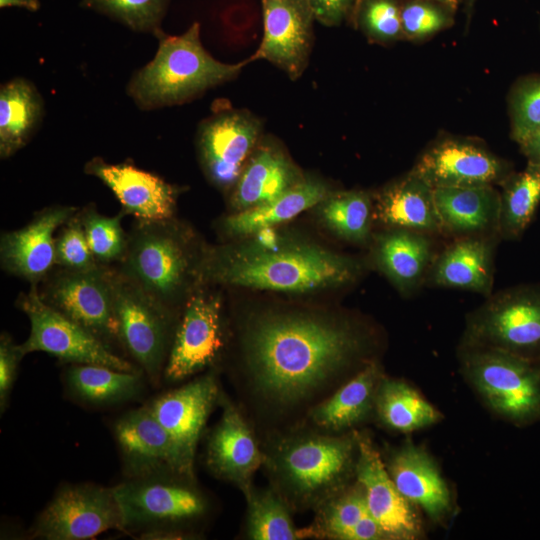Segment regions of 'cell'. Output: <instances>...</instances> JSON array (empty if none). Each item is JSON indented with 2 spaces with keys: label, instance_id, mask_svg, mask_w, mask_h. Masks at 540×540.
Listing matches in <instances>:
<instances>
[{
  "label": "cell",
  "instance_id": "1",
  "mask_svg": "<svg viewBox=\"0 0 540 540\" xmlns=\"http://www.w3.org/2000/svg\"><path fill=\"white\" fill-rule=\"evenodd\" d=\"M246 344L255 389L286 406L311 396L341 372L359 354L362 338L345 323L281 315L258 321Z\"/></svg>",
  "mask_w": 540,
  "mask_h": 540
},
{
  "label": "cell",
  "instance_id": "2",
  "mask_svg": "<svg viewBox=\"0 0 540 540\" xmlns=\"http://www.w3.org/2000/svg\"><path fill=\"white\" fill-rule=\"evenodd\" d=\"M361 266L352 258L309 245L219 249L205 255L200 276L234 286L307 292L354 281Z\"/></svg>",
  "mask_w": 540,
  "mask_h": 540
},
{
  "label": "cell",
  "instance_id": "3",
  "mask_svg": "<svg viewBox=\"0 0 540 540\" xmlns=\"http://www.w3.org/2000/svg\"><path fill=\"white\" fill-rule=\"evenodd\" d=\"M154 57L130 78L126 93L141 110L184 104L239 76L249 63H224L202 45L200 24L180 35L161 34Z\"/></svg>",
  "mask_w": 540,
  "mask_h": 540
},
{
  "label": "cell",
  "instance_id": "4",
  "mask_svg": "<svg viewBox=\"0 0 540 540\" xmlns=\"http://www.w3.org/2000/svg\"><path fill=\"white\" fill-rule=\"evenodd\" d=\"M358 433L304 435L287 439L270 468L282 491L298 506H319L355 476Z\"/></svg>",
  "mask_w": 540,
  "mask_h": 540
},
{
  "label": "cell",
  "instance_id": "5",
  "mask_svg": "<svg viewBox=\"0 0 540 540\" xmlns=\"http://www.w3.org/2000/svg\"><path fill=\"white\" fill-rule=\"evenodd\" d=\"M187 238L174 218L137 220L116 269L173 312L191 278H201L202 263H195Z\"/></svg>",
  "mask_w": 540,
  "mask_h": 540
},
{
  "label": "cell",
  "instance_id": "6",
  "mask_svg": "<svg viewBox=\"0 0 540 540\" xmlns=\"http://www.w3.org/2000/svg\"><path fill=\"white\" fill-rule=\"evenodd\" d=\"M464 379L496 416L517 426L540 422V361L460 344Z\"/></svg>",
  "mask_w": 540,
  "mask_h": 540
},
{
  "label": "cell",
  "instance_id": "7",
  "mask_svg": "<svg viewBox=\"0 0 540 540\" xmlns=\"http://www.w3.org/2000/svg\"><path fill=\"white\" fill-rule=\"evenodd\" d=\"M460 344L540 361V286L507 288L486 297L466 316Z\"/></svg>",
  "mask_w": 540,
  "mask_h": 540
},
{
  "label": "cell",
  "instance_id": "8",
  "mask_svg": "<svg viewBox=\"0 0 540 540\" xmlns=\"http://www.w3.org/2000/svg\"><path fill=\"white\" fill-rule=\"evenodd\" d=\"M114 313L122 351L153 385L167 362L175 328L173 312L113 268Z\"/></svg>",
  "mask_w": 540,
  "mask_h": 540
},
{
  "label": "cell",
  "instance_id": "9",
  "mask_svg": "<svg viewBox=\"0 0 540 540\" xmlns=\"http://www.w3.org/2000/svg\"><path fill=\"white\" fill-rule=\"evenodd\" d=\"M39 285H30L16 300L30 322L28 338L19 344L23 355L48 353L69 364H98L122 371H142L127 358L115 353L87 329L46 304ZM143 372V371H142Z\"/></svg>",
  "mask_w": 540,
  "mask_h": 540
},
{
  "label": "cell",
  "instance_id": "10",
  "mask_svg": "<svg viewBox=\"0 0 540 540\" xmlns=\"http://www.w3.org/2000/svg\"><path fill=\"white\" fill-rule=\"evenodd\" d=\"M113 267L88 270L57 267L38 286L41 299L78 323L115 353L122 350L114 313ZM118 354V353H117Z\"/></svg>",
  "mask_w": 540,
  "mask_h": 540
},
{
  "label": "cell",
  "instance_id": "11",
  "mask_svg": "<svg viewBox=\"0 0 540 540\" xmlns=\"http://www.w3.org/2000/svg\"><path fill=\"white\" fill-rule=\"evenodd\" d=\"M192 480L174 474H155L128 478L113 487L123 531L175 526L204 515L207 500L192 486Z\"/></svg>",
  "mask_w": 540,
  "mask_h": 540
},
{
  "label": "cell",
  "instance_id": "12",
  "mask_svg": "<svg viewBox=\"0 0 540 540\" xmlns=\"http://www.w3.org/2000/svg\"><path fill=\"white\" fill-rule=\"evenodd\" d=\"M110 529L123 531L113 487L82 483L59 489L38 515L30 535L45 540H85Z\"/></svg>",
  "mask_w": 540,
  "mask_h": 540
},
{
  "label": "cell",
  "instance_id": "13",
  "mask_svg": "<svg viewBox=\"0 0 540 540\" xmlns=\"http://www.w3.org/2000/svg\"><path fill=\"white\" fill-rule=\"evenodd\" d=\"M261 118L247 109L223 108L203 119L196 147L203 171L220 189H232L263 137Z\"/></svg>",
  "mask_w": 540,
  "mask_h": 540
},
{
  "label": "cell",
  "instance_id": "14",
  "mask_svg": "<svg viewBox=\"0 0 540 540\" xmlns=\"http://www.w3.org/2000/svg\"><path fill=\"white\" fill-rule=\"evenodd\" d=\"M221 307L215 294L191 293L175 327L163 379L182 381L216 361L224 344Z\"/></svg>",
  "mask_w": 540,
  "mask_h": 540
},
{
  "label": "cell",
  "instance_id": "15",
  "mask_svg": "<svg viewBox=\"0 0 540 540\" xmlns=\"http://www.w3.org/2000/svg\"><path fill=\"white\" fill-rule=\"evenodd\" d=\"M114 434L128 478L155 474L194 478L193 466L146 405L122 415Z\"/></svg>",
  "mask_w": 540,
  "mask_h": 540
},
{
  "label": "cell",
  "instance_id": "16",
  "mask_svg": "<svg viewBox=\"0 0 540 540\" xmlns=\"http://www.w3.org/2000/svg\"><path fill=\"white\" fill-rule=\"evenodd\" d=\"M263 37L248 61L266 60L291 80L306 70L316 21L307 0H262Z\"/></svg>",
  "mask_w": 540,
  "mask_h": 540
},
{
  "label": "cell",
  "instance_id": "17",
  "mask_svg": "<svg viewBox=\"0 0 540 540\" xmlns=\"http://www.w3.org/2000/svg\"><path fill=\"white\" fill-rule=\"evenodd\" d=\"M412 171L433 188L501 185L513 172L510 163L479 142L449 137L425 149Z\"/></svg>",
  "mask_w": 540,
  "mask_h": 540
},
{
  "label": "cell",
  "instance_id": "18",
  "mask_svg": "<svg viewBox=\"0 0 540 540\" xmlns=\"http://www.w3.org/2000/svg\"><path fill=\"white\" fill-rule=\"evenodd\" d=\"M78 210L71 205L48 206L35 213L25 226L3 233L2 270L30 285H39L56 267V231Z\"/></svg>",
  "mask_w": 540,
  "mask_h": 540
},
{
  "label": "cell",
  "instance_id": "19",
  "mask_svg": "<svg viewBox=\"0 0 540 540\" xmlns=\"http://www.w3.org/2000/svg\"><path fill=\"white\" fill-rule=\"evenodd\" d=\"M356 481L363 487L367 506L386 539L414 540L422 536L415 506L398 491L371 439L358 433Z\"/></svg>",
  "mask_w": 540,
  "mask_h": 540
},
{
  "label": "cell",
  "instance_id": "20",
  "mask_svg": "<svg viewBox=\"0 0 540 540\" xmlns=\"http://www.w3.org/2000/svg\"><path fill=\"white\" fill-rule=\"evenodd\" d=\"M84 172L99 179L115 195L125 214L137 220L159 221L174 218L179 188L132 163H109L93 157Z\"/></svg>",
  "mask_w": 540,
  "mask_h": 540
},
{
  "label": "cell",
  "instance_id": "21",
  "mask_svg": "<svg viewBox=\"0 0 540 540\" xmlns=\"http://www.w3.org/2000/svg\"><path fill=\"white\" fill-rule=\"evenodd\" d=\"M218 398L216 379L207 374L146 404L192 466L200 435Z\"/></svg>",
  "mask_w": 540,
  "mask_h": 540
},
{
  "label": "cell",
  "instance_id": "22",
  "mask_svg": "<svg viewBox=\"0 0 540 540\" xmlns=\"http://www.w3.org/2000/svg\"><path fill=\"white\" fill-rule=\"evenodd\" d=\"M499 235L454 238L434 256L426 276L429 287L493 293L495 252Z\"/></svg>",
  "mask_w": 540,
  "mask_h": 540
},
{
  "label": "cell",
  "instance_id": "23",
  "mask_svg": "<svg viewBox=\"0 0 540 540\" xmlns=\"http://www.w3.org/2000/svg\"><path fill=\"white\" fill-rule=\"evenodd\" d=\"M264 461L265 456L244 418L224 399L221 418L208 438L207 466L216 476L234 483L245 494L252 487L254 473Z\"/></svg>",
  "mask_w": 540,
  "mask_h": 540
},
{
  "label": "cell",
  "instance_id": "24",
  "mask_svg": "<svg viewBox=\"0 0 540 540\" xmlns=\"http://www.w3.org/2000/svg\"><path fill=\"white\" fill-rule=\"evenodd\" d=\"M385 466L402 496L431 520L439 522L451 511L449 487L424 448L406 442L392 451Z\"/></svg>",
  "mask_w": 540,
  "mask_h": 540
},
{
  "label": "cell",
  "instance_id": "25",
  "mask_svg": "<svg viewBox=\"0 0 540 540\" xmlns=\"http://www.w3.org/2000/svg\"><path fill=\"white\" fill-rule=\"evenodd\" d=\"M279 142L263 135L232 188L237 211L270 202L304 179Z\"/></svg>",
  "mask_w": 540,
  "mask_h": 540
},
{
  "label": "cell",
  "instance_id": "26",
  "mask_svg": "<svg viewBox=\"0 0 540 540\" xmlns=\"http://www.w3.org/2000/svg\"><path fill=\"white\" fill-rule=\"evenodd\" d=\"M434 199L442 235H499L500 192L493 185L434 188Z\"/></svg>",
  "mask_w": 540,
  "mask_h": 540
},
{
  "label": "cell",
  "instance_id": "27",
  "mask_svg": "<svg viewBox=\"0 0 540 540\" xmlns=\"http://www.w3.org/2000/svg\"><path fill=\"white\" fill-rule=\"evenodd\" d=\"M373 218L389 228L442 235L434 188L414 171L374 196Z\"/></svg>",
  "mask_w": 540,
  "mask_h": 540
},
{
  "label": "cell",
  "instance_id": "28",
  "mask_svg": "<svg viewBox=\"0 0 540 540\" xmlns=\"http://www.w3.org/2000/svg\"><path fill=\"white\" fill-rule=\"evenodd\" d=\"M431 237L422 232L390 228L375 239L377 267L404 296L415 294L425 285L435 256Z\"/></svg>",
  "mask_w": 540,
  "mask_h": 540
},
{
  "label": "cell",
  "instance_id": "29",
  "mask_svg": "<svg viewBox=\"0 0 540 540\" xmlns=\"http://www.w3.org/2000/svg\"><path fill=\"white\" fill-rule=\"evenodd\" d=\"M44 117V101L36 86L17 77L0 88V157L7 159L22 149Z\"/></svg>",
  "mask_w": 540,
  "mask_h": 540
},
{
  "label": "cell",
  "instance_id": "30",
  "mask_svg": "<svg viewBox=\"0 0 540 540\" xmlns=\"http://www.w3.org/2000/svg\"><path fill=\"white\" fill-rule=\"evenodd\" d=\"M312 534L335 540H385L371 515L363 487L356 481L319 506Z\"/></svg>",
  "mask_w": 540,
  "mask_h": 540
},
{
  "label": "cell",
  "instance_id": "31",
  "mask_svg": "<svg viewBox=\"0 0 540 540\" xmlns=\"http://www.w3.org/2000/svg\"><path fill=\"white\" fill-rule=\"evenodd\" d=\"M330 192L324 181L305 176L276 199L227 217L222 223L223 228L231 235L258 233L320 204Z\"/></svg>",
  "mask_w": 540,
  "mask_h": 540
},
{
  "label": "cell",
  "instance_id": "32",
  "mask_svg": "<svg viewBox=\"0 0 540 540\" xmlns=\"http://www.w3.org/2000/svg\"><path fill=\"white\" fill-rule=\"evenodd\" d=\"M383 378L376 362L367 363L331 397L311 411L313 422L330 431H340L364 421L374 409L378 385Z\"/></svg>",
  "mask_w": 540,
  "mask_h": 540
},
{
  "label": "cell",
  "instance_id": "33",
  "mask_svg": "<svg viewBox=\"0 0 540 540\" xmlns=\"http://www.w3.org/2000/svg\"><path fill=\"white\" fill-rule=\"evenodd\" d=\"M142 374V371H122L98 364H70L64 379L73 398L84 404L104 406L127 401L141 393Z\"/></svg>",
  "mask_w": 540,
  "mask_h": 540
},
{
  "label": "cell",
  "instance_id": "34",
  "mask_svg": "<svg viewBox=\"0 0 540 540\" xmlns=\"http://www.w3.org/2000/svg\"><path fill=\"white\" fill-rule=\"evenodd\" d=\"M374 410L385 426L401 433L431 426L443 416L410 384L385 377L378 385Z\"/></svg>",
  "mask_w": 540,
  "mask_h": 540
},
{
  "label": "cell",
  "instance_id": "35",
  "mask_svg": "<svg viewBox=\"0 0 540 540\" xmlns=\"http://www.w3.org/2000/svg\"><path fill=\"white\" fill-rule=\"evenodd\" d=\"M500 186L499 236L517 239L540 204V164L528 161L523 171L512 172Z\"/></svg>",
  "mask_w": 540,
  "mask_h": 540
},
{
  "label": "cell",
  "instance_id": "36",
  "mask_svg": "<svg viewBox=\"0 0 540 540\" xmlns=\"http://www.w3.org/2000/svg\"><path fill=\"white\" fill-rule=\"evenodd\" d=\"M320 204L324 221L338 236L356 243L369 240L373 203L366 192H330Z\"/></svg>",
  "mask_w": 540,
  "mask_h": 540
},
{
  "label": "cell",
  "instance_id": "37",
  "mask_svg": "<svg viewBox=\"0 0 540 540\" xmlns=\"http://www.w3.org/2000/svg\"><path fill=\"white\" fill-rule=\"evenodd\" d=\"M247 509V534L253 540H295L301 533L295 528L283 499L272 490H255L245 493Z\"/></svg>",
  "mask_w": 540,
  "mask_h": 540
},
{
  "label": "cell",
  "instance_id": "38",
  "mask_svg": "<svg viewBox=\"0 0 540 540\" xmlns=\"http://www.w3.org/2000/svg\"><path fill=\"white\" fill-rule=\"evenodd\" d=\"M79 215L90 250L99 264H119L124 257L128 233L122 227L126 215L121 211L114 216L100 214L94 205L79 209Z\"/></svg>",
  "mask_w": 540,
  "mask_h": 540
},
{
  "label": "cell",
  "instance_id": "39",
  "mask_svg": "<svg viewBox=\"0 0 540 540\" xmlns=\"http://www.w3.org/2000/svg\"><path fill=\"white\" fill-rule=\"evenodd\" d=\"M169 0H82L83 8L106 15L129 29L151 33L157 38L163 34L161 24Z\"/></svg>",
  "mask_w": 540,
  "mask_h": 540
},
{
  "label": "cell",
  "instance_id": "40",
  "mask_svg": "<svg viewBox=\"0 0 540 540\" xmlns=\"http://www.w3.org/2000/svg\"><path fill=\"white\" fill-rule=\"evenodd\" d=\"M351 19L373 41L390 42L403 36L398 0H360Z\"/></svg>",
  "mask_w": 540,
  "mask_h": 540
},
{
  "label": "cell",
  "instance_id": "41",
  "mask_svg": "<svg viewBox=\"0 0 540 540\" xmlns=\"http://www.w3.org/2000/svg\"><path fill=\"white\" fill-rule=\"evenodd\" d=\"M511 136L518 144L540 129V75L519 80L510 94Z\"/></svg>",
  "mask_w": 540,
  "mask_h": 540
},
{
  "label": "cell",
  "instance_id": "42",
  "mask_svg": "<svg viewBox=\"0 0 540 540\" xmlns=\"http://www.w3.org/2000/svg\"><path fill=\"white\" fill-rule=\"evenodd\" d=\"M56 267L68 270H88L99 263L88 245L79 210L61 227L55 240Z\"/></svg>",
  "mask_w": 540,
  "mask_h": 540
},
{
  "label": "cell",
  "instance_id": "43",
  "mask_svg": "<svg viewBox=\"0 0 540 540\" xmlns=\"http://www.w3.org/2000/svg\"><path fill=\"white\" fill-rule=\"evenodd\" d=\"M453 13L447 7L433 1H407L401 5L403 35L409 38L433 35L452 25Z\"/></svg>",
  "mask_w": 540,
  "mask_h": 540
},
{
  "label": "cell",
  "instance_id": "44",
  "mask_svg": "<svg viewBox=\"0 0 540 540\" xmlns=\"http://www.w3.org/2000/svg\"><path fill=\"white\" fill-rule=\"evenodd\" d=\"M24 357L12 337L4 332L0 337V409L7 408L9 398L17 377L19 364Z\"/></svg>",
  "mask_w": 540,
  "mask_h": 540
},
{
  "label": "cell",
  "instance_id": "45",
  "mask_svg": "<svg viewBox=\"0 0 540 540\" xmlns=\"http://www.w3.org/2000/svg\"><path fill=\"white\" fill-rule=\"evenodd\" d=\"M315 19L320 24L333 27L352 17L357 0H307Z\"/></svg>",
  "mask_w": 540,
  "mask_h": 540
},
{
  "label": "cell",
  "instance_id": "46",
  "mask_svg": "<svg viewBox=\"0 0 540 540\" xmlns=\"http://www.w3.org/2000/svg\"><path fill=\"white\" fill-rule=\"evenodd\" d=\"M519 146L527 161L540 164V129L526 137Z\"/></svg>",
  "mask_w": 540,
  "mask_h": 540
},
{
  "label": "cell",
  "instance_id": "47",
  "mask_svg": "<svg viewBox=\"0 0 540 540\" xmlns=\"http://www.w3.org/2000/svg\"><path fill=\"white\" fill-rule=\"evenodd\" d=\"M41 3L39 0H0V7H20L32 12L39 10Z\"/></svg>",
  "mask_w": 540,
  "mask_h": 540
},
{
  "label": "cell",
  "instance_id": "48",
  "mask_svg": "<svg viewBox=\"0 0 540 540\" xmlns=\"http://www.w3.org/2000/svg\"><path fill=\"white\" fill-rule=\"evenodd\" d=\"M428 1L439 3L447 7L448 9H450L452 12L456 11L460 3V0H428Z\"/></svg>",
  "mask_w": 540,
  "mask_h": 540
},
{
  "label": "cell",
  "instance_id": "49",
  "mask_svg": "<svg viewBox=\"0 0 540 540\" xmlns=\"http://www.w3.org/2000/svg\"><path fill=\"white\" fill-rule=\"evenodd\" d=\"M475 2H476V0H467V2H466V14H467V21L468 22L471 19Z\"/></svg>",
  "mask_w": 540,
  "mask_h": 540
},
{
  "label": "cell",
  "instance_id": "50",
  "mask_svg": "<svg viewBox=\"0 0 540 540\" xmlns=\"http://www.w3.org/2000/svg\"><path fill=\"white\" fill-rule=\"evenodd\" d=\"M358 1H360V0H357V2H358ZM357 2H356V3H357ZM354 9H355V8H354Z\"/></svg>",
  "mask_w": 540,
  "mask_h": 540
}]
</instances>
